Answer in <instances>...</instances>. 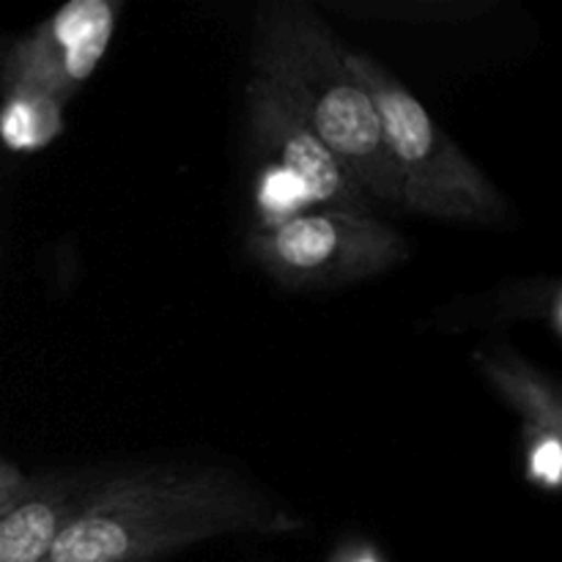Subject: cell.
Returning <instances> with one entry per match:
<instances>
[{
	"label": "cell",
	"mask_w": 562,
	"mask_h": 562,
	"mask_svg": "<svg viewBox=\"0 0 562 562\" xmlns=\"http://www.w3.org/2000/svg\"><path fill=\"white\" fill-rule=\"evenodd\" d=\"M247 121L258 148L296 181L302 198L324 209L368 212V195L296 104L261 75L247 82Z\"/></svg>",
	"instance_id": "obj_6"
},
{
	"label": "cell",
	"mask_w": 562,
	"mask_h": 562,
	"mask_svg": "<svg viewBox=\"0 0 562 562\" xmlns=\"http://www.w3.org/2000/svg\"><path fill=\"white\" fill-rule=\"evenodd\" d=\"M300 516L217 467H151L77 499L44 562H157L239 532H296Z\"/></svg>",
	"instance_id": "obj_1"
},
{
	"label": "cell",
	"mask_w": 562,
	"mask_h": 562,
	"mask_svg": "<svg viewBox=\"0 0 562 562\" xmlns=\"http://www.w3.org/2000/svg\"><path fill=\"white\" fill-rule=\"evenodd\" d=\"M77 499L69 481H38L31 497L0 516V562H44Z\"/></svg>",
	"instance_id": "obj_8"
},
{
	"label": "cell",
	"mask_w": 562,
	"mask_h": 562,
	"mask_svg": "<svg viewBox=\"0 0 562 562\" xmlns=\"http://www.w3.org/2000/svg\"><path fill=\"white\" fill-rule=\"evenodd\" d=\"M38 481H31L27 475H22L11 461H5L0 456V516L9 514L11 508L22 503V499L31 497L36 492Z\"/></svg>",
	"instance_id": "obj_10"
},
{
	"label": "cell",
	"mask_w": 562,
	"mask_h": 562,
	"mask_svg": "<svg viewBox=\"0 0 562 562\" xmlns=\"http://www.w3.org/2000/svg\"><path fill=\"white\" fill-rule=\"evenodd\" d=\"M351 77L366 88L382 121V140L398 181L401 206L445 223L494 225L505 217L503 192L445 135L404 82L379 60L346 53Z\"/></svg>",
	"instance_id": "obj_3"
},
{
	"label": "cell",
	"mask_w": 562,
	"mask_h": 562,
	"mask_svg": "<svg viewBox=\"0 0 562 562\" xmlns=\"http://www.w3.org/2000/svg\"><path fill=\"white\" fill-rule=\"evenodd\" d=\"M115 31L108 0H71L14 44L0 64L5 99H42L64 108L66 99L102 64Z\"/></svg>",
	"instance_id": "obj_5"
},
{
	"label": "cell",
	"mask_w": 562,
	"mask_h": 562,
	"mask_svg": "<svg viewBox=\"0 0 562 562\" xmlns=\"http://www.w3.org/2000/svg\"><path fill=\"white\" fill-rule=\"evenodd\" d=\"M250 252L289 289H338L398 267L409 245L368 212L322 209L252 234Z\"/></svg>",
	"instance_id": "obj_4"
},
{
	"label": "cell",
	"mask_w": 562,
	"mask_h": 562,
	"mask_svg": "<svg viewBox=\"0 0 562 562\" xmlns=\"http://www.w3.org/2000/svg\"><path fill=\"white\" fill-rule=\"evenodd\" d=\"M344 44L305 3L272 0L256 16L252 75L272 80L333 148L366 195L401 203L382 121L346 66Z\"/></svg>",
	"instance_id": "obj_2"
},
{
	"label": "cell",
	"mask_w": 562,
	"mask_h": 562,
	"mask_svg": "<svg viewBox=\"0 0 562 562\" xmlns=\"http://www.w3.org/2000/svg\"><path fill=\"white\" fill-rule=\"evenodd\" d=\"M475 360L488 384L521 417L532 481L558 488L562 467V404L558 387L510 349L477 351Z\"/></svg>",
	"instance_id": "obj_7"
},
{
	"label": "cell",
	"mask_w": 562,
	"mask_h": 562,
	"mask_svg": "<svg viewBox=\"0 0 562 562\" xmlns=\"http://www.w3.org/2000/svg\"><path fill=\"white\" fill-rule=\"evenodd\" d=\"M60 132V108L42 99H5L3 135L14 148H38Z\"/></svg>",
	"instance_id": "obj_9"
}]
</instances>
